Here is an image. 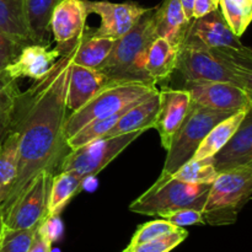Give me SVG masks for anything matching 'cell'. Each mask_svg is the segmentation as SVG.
I'll return each mask as SVG.
<instances>
[{"label":"cell","mask_w":252,"mask_h":252,"mask_svg":"<svg viewBox=\"0 0 252 252\" xmlns=\"http://www.w3.org/2000/svg\"><path fill=\"white\" fill-rule=\"evenodd\" d=\"M250 108V107H249ZM249 108H243L240 111H236L231 116L226 117L225 120L220 121L217 126H214L198 149L196 150L194 155L192 158L193 159H206V158H213L219 150L223 149L226 145V143L231 139L234 133L239 128L240 123L243 122L244 117H245L246 112Z\"/></svg>","instance_id":"23"},{"label":"cell","mask_w":252,"mask_h":252,"mask_svg":"<svg viewBox=\"0 0 252 252\" xmlns=\"http://www.w3.org/2000/svg\"><path fill=\"white\" fill-rule=\"evenodd\" d=\"M249 7H250V19L252 20V0H249Z\"/></svg>","instance_id":"41"},{"label":"cell","mask_w":252,"mask_h":252,"mask_svg":"<svg viewBox=\"0 0 252 252\" xmlns=\"http://www.w3.org/2000/svg\"><path fill=\"white\" fill-rule=\"evenodd\" d=\"M252 160V106L225 147L213 157L218 172L246 166Z\"/></svg>","instance_id":"16"},{"label":"cell","mask_w":252,"mask_h":252,"mask_svg":"<svg viewBox=\"0 0 252 252\" xmlns=\"http://www.w3.org/2000/svg\"><path fill=\"white\" fill-rule=\"evenodd\" d=\"M88 14H96L100 16L101 24L93 36L105 38L118 39L125 36L134 25L147 14L150 7H143L135 2H111L90 1L85 0Z\"/></svg>","instance_id":"11"},{"label":"cell","mask_w":252,"mask_h":252,"mask_svg":"<svg viewBox=\"0 0 252 252\" xmlns=\"http://www.w3.org/2000/svg\"><path fill=\"white\" fill-rule=\"evenodd\" d=\"M177 229H179V226L174 225L170 221H167L166 219H158V220L148 221V223L143 224V225H140L137 229V231L134 233L132 240H130V244L128 246H135L148 243V241L154 240V239L165 235V234L172 233V231L177 230Z\"/></svg>","instance_id":"33"},{"label":"cell","mask_w":252,"mask_h":252,"mask_svg":"<svg viewBox=\"0 0 252 252\" xmlns=\"http://www.w3.org/2000/svg\"><path fill=\"white\" fill-rule=\"evenodd\" d=\"M160 108L154 128L158 130L165 150L169 149L175 133L184 123L192 106V97L186 89L164 88L159 91Z\"/></svg>","instance_id":"14"},{"label":"cell","mask_w":252,"mask_h":252,"mask_svg":"<svg viewBox=\"0 0 252 252\" xmlns=\"http://www.w3.org/2000/svg\"><path fill=\"white\" fill-rule=\"evenodd\" d=\"M235 112L218 111L192 102L184 123L175 133L165 159L162 172L174 174L189 161L203 142L209 130Z\"/></svg>","instance_id":"6"},{"label":"cell","mask_w":252,"mask_h":252,"mask_svg":"<svg viewBox=\"0 0 252 252\" xmlns=\"http://www.w3.org/2000/svg\"><path fill=\"white\" fill-rule=\"evenodd\" d=\"M182 44L199 46L204 48L245 47L241 43L240 37L236 36L226 24L220 9L192 20L189 33Z\"/></svg>","instance_id":"13"},{"label":"cell","mask_w":252,"mask_h":252,"mask_svg":"<svg viewBox=\"0 0 252 252\" xmlns=\"http://www.w3.org/2000/svg\"><path fill=\"white\" fill-rule=\"evenodd\" d=\"M155 7L134 25L125 36L116 39L110 56L98 70L107 79V85L128 83H144L155 85L145 73V56L153 39Z\"/></svg>","instance_id":"2"},{"label":"cell","mask_w":252,"mask_h":252,"mask_svg":"<svg viewBox=\"0 0 252 252\" xmlns=\"http://www.w3.org/2000/svg\"><path fill=\"white\" fill-rule=\"evenodd\" d=\"M123 112L116 113V115L110 116V117L98 118V120H94L91 122H89L88 125L80 128L75 134L71 135V137H69L66 139L68 148L70 150L76 149V148L83 147V145L89 144V143L94 142V140L102 138L116 125V122L122 116Z\"/></svg>","instance_id":"29"},{"label":"cell","mask_w":252,"mask_h":252,"mask_svg":"<svg viewBox=\"0 0 252 252\" xmlns=\"http://www.w3.org/2000/svg\"><path fill=\"white\" fill-rule=\"evenodd\" d=\"M161 218L166 219L167 221L179 226V228H185V226L189 225H204L206 224L202 211L193 208L179 209V211L165 214Z\"/></svg>","instance_id":"34"},{"label":"cell","mask_w":252,"mask_h":252,"mask_svg":"<svg viewBox=\"0 0 252 252\" xmlns=\"http://www.w3.org/2000/svg\"><path fill=\"white\" fill-rule=\"evenodd\" d=\"M122 252H126V251H122Z\"/></svg>","instance_id":"43"},{"label":"cell","mask_w":252,"mask_h":252,"mask_svg":"<svg viewBox=\"0 0 252 252\" xmlns=\"http://www.w3.org/2000/svg\"><path fill=\"white\" fill-rule=\"evenodd\" d=\"M209 189L211 185L189 184L172 174L161 172L154 185L130 203L129 211L150 217H164L185 208L202 211Z\"/></svg>","instance_id":"3"},{"label":"cell","mask_w":252,"mask_h":252,"mask_svg":"<svg viewBox=\"0 0 252 252\" xmlns=\"http://www.w3.org/2000/svg\"><path fill=\"white\" fill-rule=\"evenodd\" d=\"M189 236L187 230L184 228H179L172 233L165 234V235L159 236L148 243L140 244L135 246H128L126 252H170L172 249L179 246L185 239Z\"/></svg>","instance_id":"31"},{"label":"cell","mask_w":252,"mask_h":252,"mask_svg":"<svg viewBox=\"0 0 252 252\" xmlns=\"http://www.w3.org/2000/svg\"><path fill=\"white\" fill-rule=\"evenodd\" d=\"M0 32L22 48L34 44L26 0H0Z\"/></svg>","instance_id":"20"},{"label":"cell","mask_w":252,"mask_h":252,"mask_svg":"<svg viewBox=\"0 0 252 252\" xmlns=\"http://www.w3.org/2000/svg\"><path fill=\"white\" fill-rule=\"evenodd\" d=\"M5 229H6V226H5L4 212H2L1 207H0V238H1V235H2V233H4Z\"/></svg>","instance_id":"40"},{"label":"cell","mask_w":252,"mask_h":252,"mask_svg":"<svg viewBox=\"0 0 252 252\" xmlns=\"http://www.w3.org/2000/svg\"><path fill=\"white\" fill-rule=\"evenodd\" d=\"M172 175L176 179L189 182V184L212 185L219 172L214 167L213 158H206V159L191 158Z\"/></svg>","instance_id":"28"},{"label":"cell","mask_w":252,"mask_h":252,"mask_svg":"<svg viewBox=\"0 0 252 252\" xmlns=\"http://www.w3.org/2000/svg\"><path fill=\"white\" fill-rule=\"evenodd\" d=\"M219 9V0H194L193 19L204 16L214 10Z\"/></svg>","instance_id":"36"},{"label":"cell","mask_w":252,"mask_h":252,"mask_svg":"<svg viewBox=\"0 0 252 252\" xmlns=\"http://www.w3.org/2000/svg\"><path fill=\"white\" fill-rule=\"evenodd\" d=\"M21 49V46L0 32V70H4L16 58Z\"/></svg>","instance_id":"35"},{"label":"cell","mask_w":252,"mask_h":252,"mask_svg":"<svg viewBox=\"0 0 252 252\" xmlns=\"http://www.w3.org/2000/svg\"><path fill=\"white\" fill-rule=\"evenodd\" d=\"M160 108L159 90L132 106L122 113L116 125L106 133L103 137H116V135L127 134L135 130H148L154 128L158 112Z\"/></svg>","instance_id":"19"},{"label":"cell","mask_w":252,"mask_h":252,"mask_svg":"<svg viewBox=\"0 0 252 252\" xmlns=\"http://www.w3.org/2000/svg\"><path fill=\"white\" fill-rule=\"evenodd\" d=\"M231 70L236 74L240 81V88L245 90L248 94L249 100H250V107L252 106V70H246V69L231 68Z\"/></svg>","instance_id":"37"},{"label":"cell","mask_w":252,"mask_h":252,"mask_svg":"<svg viewBox=\"0 0 252 252\" xmlns=\"http://www.w3.org/2000/svg\"><path fill=\"white\" fill-rule=\"evenodd\" d=\"M20 93L17 81L0 70V142L9 130Z\"/></svg>","instance_id":"27"},{"label":"cell","mask_w":252,"mask_h":252,"mask_svg":"<svg viewBox=\"0 0 252 252\" xmlns=\"http://www.w3.org/2000/svg\"><path fill=\"white\" fill-rule=\"evenodd\" d=\"M86 180L71 174V172H57L53 175L49 191L48 214L47 218L58 217L64 207L74 196L83 189Z\"/></svg>","instance_id":"25"},{"label":"cell","mask_w":252,"mask_h":252,"mask_svg":"<svg viewBox=\"0 0 252 252\" xmlns=\"http://www.w3.org/2000/svg\"><path fill=\"white\" fill-rule=\"evenodd\" d=\"M155 85L144 83H128L107 85L90 101L66 117L64 133L68 139L89 122L123 112L140 101L157 93Z\"/></svg>","instance_id":"5"},{"label":"cell","mask_w":252,"mask_h":252,"mask_svg":"<svg viewBox=\"0 0 252 252\" xmlns=\"http://www.w3.org/2000/svg\"><path fill=\"white\" fill-rule=\"evenodd\" d=\"M53 172L42 171L31 180L20 196L4 212L7 229H30L39 225L48 214Z\"/></svg>","instance_id":"8"},{"label":"cell","mask_w":252,"mask_h":252,"mask_svg":"<svg viewBox=\"0 0 252 252\" xmlns=\"http://www.w3.org/2000/svg\"><path fill=\"white\" fill-rule=\"evenodd\" d=\"M246 166H249V167H250V169L252 170V160H251V161H250V162H249V164H248V165H246Z\"/></svg>","instance_id":"42"},{"label":"cell","mask_w":252,"mask_h":252,"mask_svg":"<svg viewBox=\"0 0 252 252\" xmlns=\"http://www.w3.org/2000/svg\"><path fill=\"white\" fill-rule=\"evenodd\" d=\"M113 44L115 39L96 37L86 32L83 39L74 48V63L98 70L110 56Z\"/></svg>","instance_id":"24"},{"label":"cell","mask_w":252,"mask_h":252,"mask_svg":"<svg viewBox=\"0 0 252 252\" xmlns=\"http://www.w3.org/2000/svg\"><path fill=\"white\" fill-rule=\"evenodd\" d=\"M186 17L189 20H193V2L194 0H180Z\"/></svg>","instance_id":"39"},{"label":"cell","mask_w":252,"mask_h":252,"mask_svg":"<svg viewBox=\"0 0 252 252\" xmlns=\"http://www.w3.org/2000/svg\"><path fill=\"white\" fill-rule=\"evenodd\" d=\"M197 105L218 111L236 112L250 107V100L243 88L231 83L206 81V83H185L184 88Z\"/></svg>","instance_id":"12"},{"label":"cell","mask_w":252,"mask_h":252,"mask_svg":"<svg viewBox=\"0 0 252 252\" xmlns=\"http://www.w3.org/2000/svg\"><path fill=\"white\" fill-rule=\"evenodd\" d=\"M106 86L107 79L100 70L81 66L73 62L66 91V107L69 115L85 105Z\"/></svg>","instance_id":"17"},{"label":"cell","mask_w":252,"mask_h":252,"mask_svg":"<svg viewBox=\"0 0 252 252\" xmlns=\"http://www.w3.org/2000/svg\"><path fill=\"white\" fill-rule=\"evenodd\" d=\"M62 0H26L30 29L34 43L49 46V21L54 7Z\"/></svg>","instance_id":"26"},{"label":"cell","mask_w":252,"mask_h":252,"mask_svg":"<svg viewBox=\"0 0 252 252\" xmlns=\"http://www.w3.org/2000/svg\"><path fill=\"white\" fill-rule=\"evenodd\" d=\"M61 57V53L56 48L49 49L47 46L37 43L30 44L20 51L16 58L4 70L12 80L30 78L38 81L51 71L54 63Z\"/></svg>","instance_id":"15"},{"label":"cell","mask_w":252,"mask_h":252,"mask_svg":"<svg viewBox=\"0 0 252 252\" xmlns=\"http://www.w3.org/2000/svg\"><path fill=\"white\" fill-rule=\"evenodd\" d=\"M252 197V170L249 166L219 172L211 185L202 214L209 225H230Z\"/></svg>","instance_id":"4"},{"label":"cell","mask_w":252,"mask_h":252,"mask_svg":"<svg viewBox=\"0 0 252 252\" xmlns=\"http://www.w3.org/2000/svg\"><path fill=\"white\" fill-rule=\"evenodd\" d=\"M180 46L167 39L157 37L153 39L145 56V73L153 84L169 79L176 70Z\"/></svg>","instance_id":"21"},{"label":"cell","mask_w":252,"mask_h":252,"mask_svg":"<svg viewBox=\"0 0 252 252\" xmlns=\"http://www.w3.org/2000/svg\"><path fill=\"white\" fill-rule=\"evenodd\" d=\"M85 0H62L52 12L49 29L61 56L73 51L86 33Z\"/></svg>","instance_id":"10"},{"label":"cell","mask_w":252,"mask_h":252,"mask_svg":"<svg viewBox=\"0 0 252 252\" xmlns=\"http://www.w3.org/2000/svg\"><path fill=\"white\" fill-rule=\"evenodd\" d=\"M19 139L20 134L17 129L9 128L0 142V207L5 204L16 180Z\"/></svg>","instance_id":"22"},{"label":"cell","mask_w":252,"mask_h":252,"mask_svg":"<svg viewBox=\"0 0 252 252\" xmlns=\"http://www.w3.org/2000/svg\"><path fill=\"white\" fill-rule=\"evenodd\" d=\"M192 20L186 17L180 0H162L155 7V36L167 39L170 43L182 46L189 33Z\"/></svg>","instance_id":"18"},{"label":"cell","mask_w":252,"mask_h":252,"mask_svg":"<svg viewBox=\"0 0 252 252\" xmlns=\"http://www.w3.org/2000/svg\"><path fill=\"white\" fill-rule=\"evenodd\" d=\"M52 250V241L42 233L41 230H37L36 236L33 239L31 249L29 252H51Z\"/></svg>","instance_id":"38"},{"label":"cell","mask_w":252,"mask_h":252,"mask_svg":"<svg viewBox=\"0 0 252 252\" xmlns=\"http://www.w3.org/2000/svg\"><path fill=\"white\" fill-rule=\"evenodd\" d=\"M143 133L144 130H135L116 137H102L83 147L69 150L57 172H71L84 180L96 176Z\"/></svg>","instance_id":"7"},{"label":"cell","mask_w":252,"mask_h":252,"mask_svg":"<svg viewBox=\"0 0 252 252\" xmlns=\"http://www.w3.org/2000/svg\"><path fill=\"white\" fill-rule=\"evenodd\" d=\"M176 70L180 71L185 83L220 81L240 86L236 74L204 47L182 44L180 47Z\"/></svg>","instance_id":"9"},{"label":"cell","mask_w":252,"mask_h":252,"mask_svg":"<svg viewBox=\"0 0 252 252\" xmlns=\"http://www.w3.org/2000/svg\"><path fill=\"white\" fill-rule=\"evenodd\" d=\"M219 9L231 31L238 37H241L251 24L245 10L235 0H219Z\"/></svg>","instance_id":"32"},{"label":"cell","mask_w":252,"mask_h":252,"mask_svg":"<svg viewBox=\"0 0 252 252\" xmlns=\"http://www.w3.org/2000/svg\"><path fill=\"white\" fill-rule=\"evenodd\" d=\"M74 49L62 56L43 79L34 81L20 93L10 128L17 129L19 164L16 180L6 202L7 208L33 177L42 171L56 174L62 160L69 153L64 125L69 116L66 107L68 79L73 64Z\"/></svg>","instance_id":"1"},{"label":"cell","mask_w":252,"mask_h":252,"mask_svg":"<svg viewBox=\"0 0 252 252\" xmlns=\"http://www.w3.org/2000/svg\"><path fill=\"white\" fill-rule=\"evenodd\" d=\"M39 225L30 229H5L0 238V252H29Z\"/></svg>","instance_id":"30"}]
</instances>
